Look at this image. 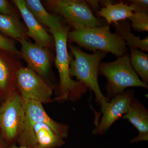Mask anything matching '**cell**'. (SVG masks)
<instances>
[{"instance_id":"6da1fadb","label":"cell","mask_w":148,"mask_h":148,"mask_svg":"<svg viewBox=\"0 0 148 148\" xmlns=\"http://www.w3.org/2000/svg\"><path fill=\"white\" fill-rule=\"evenodd\" d=\"M68 41L87 50L110 52L117 57L127 53L125 41L111 32L108 24L91 27L78 25L68 33Z\"/></svg>"},{"instance_id":"7a4b0ae2","label":"cell","mask_w":148,"mask_h":148,"mask_svg":"<svg viewBox=\"0 0 148 148\" xmlns=\"http://www.w3.org/2000/svg\"><path fill=\"white\" fill-rule=\"evenodd\" d=\"M53 38L56 52V66L59 74V83L57 101L68 99L75 100L80 98L87 87L81 82L72 79L70 75V66L72 58L68 50V27H64L55 30H50Z\"/></svg>"},{"instance_id":"3957f363","label":"cell","mask_w":148,"mask_h":148,"mask_svg":"<svg viewBox=\"0 0 148 148\" xmlns=\"http://www.w3.org/2000/svg\"><path fill=\"white\" fill-rule=\"evenodd\" d=\"M68 46L74 56L70 63V75L84 85L95 94L96 101L101 104L108 101L101 92L98 81L99 68L107 52L97 51L89 54L83 51L78 46L72 43Z\"/></svg>"},{"instance_id":"277c9868","label":"cell","mask_w":148,"mask_h":148,"mask_svg":"<svg viewBox=\"0 0 148 148\" xmlns=\"http://www.w3.org/2000/svg\"><path fill=\"white\" fill-rule=\"evenodd\" d=\"M98 73L108 80L106 90L111 98L121 94L127 88H148L147 85L139 78L132 68L128 53L117 57L112 62H101Z\"/></svg>"},{"instance_id":"5b68a950","label":"cell","mask_w":148,"mask_h":148,"mask_svg":"<svg viewBox=\"0 0 148 148\" xmlns=\"http://www.w3.org/2000/svg\"><path fill=\"white\" fill-rule=\"evenodd\" d=\"M25 119L24 101L16 90L0 106V130L10 147L16 145Z\"/></svg>"},{"instance_id":"8992f818","label":"cell","mask_w":148,"mask_h":148,"mask_svg":"<svg viewBox=\"0 0 148 148\" xmlns=\"http://www.w3.org/2000/svg\"><path fill=\"white\" fill-rule=\"evenodd\" d=\"M46 3L51 10L63 16L73 29L79 25L91 27L107 24L103 19L94 15L86 1L49 0Z\"/></svg>"},{"instance_id":"52a82bcc","label":"cell","mask_w":148,"mask_h":148,"mask_svg":"<svg viewBox=\"0 0 148 148\" xmlns=\"http://www.w3.org/2000/svg\"><path fill=\"white\" fill-rule=\"evenodd\" d=\"M16 89L24 100L47 104L52 101L53 88L44 78L28 67H22L16 75Z\"/></svg>"},{"instance_id":"ba28073f","label":"cell","mask_w":148,"mask_h":148,"mask_svg":"<svg viewBox=\"0 0 148 148\" xmlns=\"http://www.w3.org/2000/svg\"><path fill=\"white\" fill-rule=\"evenodd\" d=\"M133 98V90H128L115 96L110 102L106 101L101 103L103 117L92 134L102 135L106 132L115 122L127 113Z\"/></svg>"},{"instance_id":"9c48e42d","label":"cell","mask_w":148,"mask_h":148,"mask_svg":"<svg viewBox=\"0 0 148 148\" xmlns=\"http://www.w3.org/2000/svg\"><path fill=\"white\" fill-rule=\"evenodd\" d=\"M24 101L26 119L23 130L28 132L32 131L35 123H42L50 126L63 139L68 137L69 126L52 119L47 113L42 103L28 100Z\"/></svg>"},{"instance_id":"30bf717a","label":"cell","mask_w":148,"mask_h":148,"mask_svg":"<svg viewBox=\"0 0 148 148\" xmlns=\"http://www.w3.org/2000/svg\"><path fill=\"white\" fill-rule=\"evenodd\" d=\"M17 40L21 44V56L28 68L42 77H46L51 66L50 54L47 49L29 42L25 38Z\"/></svg>"},{"instance_id":"8fae6325","label":"cell","mask_w":148,"mask_h":148,"mask_svg":"<svg viewBox=\"0 0 148 148\" xmlns=\"http://www.w3.org/2000/svg\"><path fill=\"white\" fill-rule=\"evenodd\" d=\"M17 56L7 52L6 55L0 53V92L4 101L16 89V75L21 66Z\"/></svg>"},{"instance_id":"7c38bea8","label":"cell","mask_w":148,"mask_h":148,"mask_svg":"<svg viewBox=\"0 0 148 148\" xmlns=\"http://www.w3.org/2000/svg\"><path fill=\"white\" fill-rule=\"evenodd\" d=\"M13 3L17 7L21 16L27 25L28 31L27 37H31L35 41V44L40 47H53V36L49 34L27 7L24 0H14Z\"/></svg>"},{"instance_id":"4fadbf2b","label":"cell","mask_w":148,"mask_h":148,"mask_svg":"<svg viewBox=\"0 0 148 148\" xmlns=\"http://www.w3.org/2000/svg\"><path fill=\"white\" fill-rule=\"evenodd\" d=\"M122 119L128 120L139 132L131 143L148 141V111L135 98L132 99L129 110Z\"/></svg>"},{"instance_id":"5bb4252c","label":"cell","mask_w":148,"mask_h":148,"mask_svg":"<svg viewBox=\"0 0 148 148\" xmlns=\"http://www.w3.org/2000/svg\"><path fill=\"white\" fill-rule=\"evenodd\" d=\"M104 3L105 6L97 12V16L105 18L109 25L129 19L134 12L141 9L135 5H128L123 2L112 4L106 1Z\"/></svg>"},{"instance_id":"9a60e30c","label":"cell","mask_w":148,"mask_h":148,"mask_svg":"<svg viewBox=\"0 0 148 148\" xmlns=\"http://www.w3.org/2000/svg\"><path fill=\"white\" fill-rule=\"evenodd\" d=\"M33 130L37 144L41 148H58L65 144L64 139L45 123H35Z\"/></svg>"},{"instance_id":"2e32d148","label":"cell","mask_w":148,"mask_h":148,"mask_svg":"<svg viewBox=\"0 0 148 148\" xmlns=\"http://www.w3.org/2000/svg\"><path fill=\"white\" fill-rule=\"evenodd\" d=\"M25 2L27 7L40 24L45 25L51 30L63 27L60 18L49 13L39 0H26Z\"/></svg>"},{"instance_id":"e0dca14e","label":"cell","mask_w":148,"mask_h":148,"mask_svg":"<svg viewBox=\"0 0 148 148\" xmlns=\"http://www.w3.org/2000/svg\"><path fill=\"white\" fill-rule=\"evenodd\" d=\"M113 27L116 34L122 38L126 45L129 47L140 49L141 50L148 51V37L144 39H141L139 37L135 36L132 34L130 25L128 20H122L113 23Z\"/></svg>"},{"instance_id":"ac0fdd59","label":"cell","mask_w":148,"mask_h":148,"mask_svg":"<svg viewBox=\"0 0 148 148\" xmlns=\"http://www.w3.org/2000/svg\"><path fill=\"white\" fill-rule=\"evenodd\" d=\"M0 32L16 40L27 38L23 24L18 17L0 14Z\"/></svg>"},{"instance_id":"d6986e66","label":"cell","mask_w":148,"mask_h":148,"mask_svg":"<svg viewBox=\"0 0 148 148\" xmlns=\"http://www.w3.org/2000/svg\"><path fill=\"white\" fill-rule=\"evenodd\" d=\"M130 59L132 68L142 81L148 83V55L137 48L130 47Z\"/></svg>"},{"instance_id":"ffe728a7","label":"cell","mask_w":148,"mask_h":148,"mask_svg":"<svg viewBox=\"0 0 148 148\" xmlns=\"http://www.w3.org/2000/svg\"><path fill=\"white\" fill-rule=\"evenodd\" d=\"M148 10L140 9L133 13L129 18L131 26L138 32L148 31Z\"/></svg>"},{"instance_id":"44dd1931","label":"cell","mask_w":148,"mask_h":148,"mask_svg":"<svg viewBox=\"0 0 148 148\" xmlns=\"http://www.w3.org/2000/svg\"><path fill=\"white\" fill-rule=\"evenodd\" d=\"M0 50L5 51L17 56L21 57V52L16 48L13 40L6 38L0 34Z\"/></svg>"},{"instance_id":"7402d4cb","label":"cell","mask_w":148,"mask_h":148,"mask_svg":"<svg viewBox=\"0 0 148 148\" xmlns=\"http://www.w3.org/2000/svg\"><path fill=\"white\" fill-rule=\"evenodd\" d=\"M0 14L17 17L16 12L8 1L0 0Z\"/></svg>"},{"instance_id":"603a6c76","label":"cell","mask_w":148,"mask_h":148,"mask_svg":"<svg viewBox=\"0 0 148 148\" xmlns=\"http://www.w3.org/2000/svg\"><path fill=\"white\" fill-rule=\"evenodd\" d=\"M130 4L137 6L139 8L143 9L148 10V1L147 0H132L128 1Z\"/></svg>"},{"instance_id":"cb8c5ba5","label":"cell","mask_w":148,"mask_h":148,"mask_svg":"<svg viewBox=\"0 0 148 148\" xmlns=\"http://www.w3.org/2000/svg\"><path fill=\"white\" fill-rule=\"evenodd\" d=\"M100 1H86V3L87 4L88 6L90 7V9L92 10H94L96 11V12H98L101 9L99 5V3Z\"/></svg>"},{"instance_id":"d4e9b609","label":"cell","mask_w":148,"mask_h":148,"mask_svg":"<svg viewBox=\"0 0 148 148\" xmlns=\"http://www.w3.org/2000/svg\"><path fill=\"white\" fill-rule=\"evenodd\" d=\"M10 148H42L40 147L38 145L34 146H16V145H13L10 147Z\"/></svg>"},{"instance_id":"484cf974","label":"cell","mask_w":148,"mask_h":148,"mask_svg":"<svg viewBox=\"0 0 148 148\" xmlns=\"http://www.w3.org/2000/svg\"><path fill=\"white\" fill-rule=\"evenodd\" d=\"M0 148H10L7 143H5V141H3L0 138Z\"/></svg>"}]
</instances>
